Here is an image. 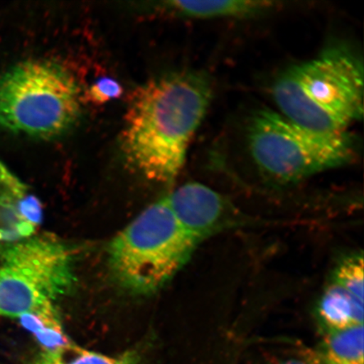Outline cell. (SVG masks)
Instances as JSON below:
<instances>
[{
	"instance_id": "6da1fadb",
	"label": "cell",
	"mask_w": 364,
	"mask_h": 364,
	"mask_svg": "<svg viewBox=\"0 0 364 364\" xmlns=\"http://www.w3.org/2000/svg\"><path fill=\"white\" fill-rule=\"evenodd\" d=\"M209 76L200 71L169 73L136 90L125 116L122 151L147 179L171 183L213 97Z\"/></svg>"
},
{
	"instance_id": "7a4b0ae2",
	"label": "cell",
	"mask_w": 364,
	"mask_h": 364,
	"mask_svg": "<svg viewBox=\"0 0 364 364\" xmlns=\"http://www.w3.org/2000/svg\"><path fill=\"white\" fill-rule=\"evenodd\" d=\"M363 65L344 47L286 68L272 85V98L291 121L321 133L346 132L363 115Z\"/></svg>"
},
{
	"instance_id": "3957f363",
	"label": "cell",
	"mask_w": 364,
	"mask_h": 364,
	"mask_svg": "<svg viewBox=\"0 0 364 364\" xmlns=\"http://www.w3.org/2000/svg\"><path fill=\"white\" fill-rule=\"evenodd\" d=\"M247 142L259 171L281 184L346 166L358 154L357 140L348 131L308 129L269 108L259 109L250 117Z\"/></svg>"
},
{
	"instance_id": "277c9868",
	"label": "cell",
	"mask_w": 364,
	"mask_h": 364,
	"mask_svg": "<svg viewBox=\"0 0 364 364\" xmlns=\"http://www.w3.org/2000/svg\"><path fill=\"white\" fill-rule=\"evenodd\" d=\"M80 115L79 86L55 62H22L0 77V126L12 133L55 139Z\"/></svg>"
},
{
	"instance_id": "5b68a950",
	"label": "cell",
	"mask_w": 364,
	"mask_h": 364,
	"mask_svg": "<svg viewBox=\"0 0 364 364\" xmlns=\"http://www.w3.org/2000/svg\"><path fill=\"white\" fill-rule=\"evenodd\" d=\"M197 245L164 198L112 240L109 267L122 288L134 294H151L181 269Z\"/></svg>"
},
{
	"instance_id": "8992f818",
	"label": "cell",
	"mask_w": 364,
	"mask_h": 364,
	"mask_svg": "<svg viewBox=\"0 0 364 364\" xmlns=\"http://www.w3.org/2000/svg\"><path fill=\"white\" fill-rule=\"evenodd\" d=\"M75 279L70 250L51 236L9 245L0 267V315L19 318L54 304Z\"/></svg>"
},
{
	"instance_id": "52a82bcc",
	"label": "cell",
	"mask_w": 364,
	"mask_h": 364,
	"mask_svg": "<svg viewBox=\"0 0 364 364\" xmlns=\"http://www.w3.org/2000/svg\"><path fill=\"white\" fill-rule=\"evenodd\" d=\"M166 199L181 227L198 245L245 222L242 213L229 200L198 182L180 186Z\"/></svg>"
},
{
	"instance_id": "ba28073f",
	"label": "cell",
	"mask_w": 364,
	"mask_h": 364,
	"mask_svg": "<svg viewBox=\"0 0 364 364\" xmlns=\"http://www.w3.org/2000/svg\"><path fill=\"white\" fill-rule=\"evenodd\" d=\"M279 4L267 0H172L161 3L159 8L176 16L193 19H238L274 11Z\"/></svg>"
},
{
	"instance_id": "9c48e42d",
	"label": "cell",
	"mask_w": 364,
	"mask_h": 364,
	"mask_svg": "<svg viewBox=\"0 0 364 364\" xmlns=\"http://www.w3.org/2000/svg\"><path fill=\"white\" fill-rule=\"evenodd\" d=\"M363 302L339 286L331 284L317 306V318L325 332L363 325Z\"/></svg>"
},
{
	"instance_id": "30bf717a",
	"label": "cell",
	"mask_w": 364,
	"mask_h": 364,
	"mask_svg": "<svg viewBox=\"0 0 364 364\" xmlns=\"http://www.w3.org/2000/svg\"><path fill=\"white\" fill-rule=\"evenodd\" d=\"M363 325L325 332L317 348L318 364H363Z\"/></svg>"
},
{
	"instance_id": "8fae6325",
	"label": "cell",
	"mask_w": 364,
	"mask_h": 364,
	"mask_svg": "<svg viewBox=\"0 0 364 364\" xmlns=\"http://www.w3.org/2000/svg\"><path fill=\"white\" fill-rule=\"evenodd\" d=\"M19 320L21 326L34 336L43 351H53L71 343L54 304H45L38 311L25 314Z\"/></svg>"
},
{
	"instance_id": "7c38bea8",
	"label": "cell",
	"mask_w": 364,
	"mask_h": 364,
	"mask_svg": "<svg viewBox=\"0 0 364 364\" xmlns=\"http://www.w3.org/2000/svg\"><path fill=\"white\" fill-rule=\"evenodd\" d=\"M139 357L135 352H127L110 356L90 351L70 343L65 347L43 351L31 364H139Z\"/></svg>"
},
{
	"instance_id": "4fadbf2b",
	"label": "cell",
	"mask_w": 364,
	"mask_h": 364,
	"mask_svg": "<svg viewBox=\"0 0 364 364\" xmlns=\"http://www.w3.org/2000/svg\"><path fill=\"white\" fill-rule=\"evenodd\" d=\"M363 265V255L345 259L336 268L331 283L364 303Z\"/></svg>"
},
{
	"instance_id": "5bb4252c",
	"label": "cell",
	"mask_w": 364,
	"mask_h": 364,
	"mask_svg": "<svg viewBox=\"0 0 364 364\" xmlns=\"http://www.w3.org/2000/svg\"><path fill=\"white\" fill-rule=\"evenodd\" d=\"M122 91L119 82L110 77H104L90 86L85 97L90 102L102 105L119 98Z\"/></svg>"
},
{
	"instance_id": "9a60e30c",
	"label": "cell",
	"mask_w": 364,
	"mask_h": 364,
	"mask_svg": "<svg viewBox=\"0 0 364 364\" xmlns=\"http://www.w3.org/2000/svg\"><path fill=\"white\" fill-rule=\"evenodd\" d=\"M16 179L17 177L14 176L12 173L0 162V186L10 184Z\"/></svg>"
},
{
	"instance_id": "2e32d148",
	"label": "cell",
	"mask_w": 364,
	"mask_h": 364,
	"mask_svg": "<svg viewBox=\"0 0 364 364\" xmlns=\"http://www.w3.org/2000/svg\"><path fill=\"white\" fill-rule=\"evenodd\" d=\"M273 364H318L315 360L311 359L289 358L284 359Z\"/></svg>"
}]
</instances>
